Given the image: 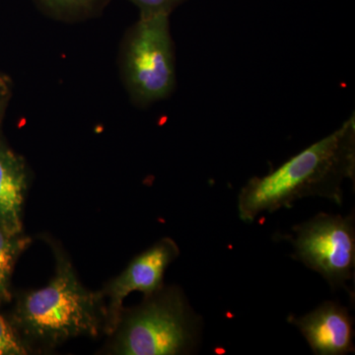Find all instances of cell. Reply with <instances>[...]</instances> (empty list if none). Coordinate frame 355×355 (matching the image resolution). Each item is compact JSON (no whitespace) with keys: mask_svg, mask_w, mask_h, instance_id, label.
<instances>
[{"mask_svg":"<svg viewBox=\"0 0 355 355\" xmlns=\"http://www.w3.org/2000/svg\"><path fill=\"white\" fill-rule=\"evenodd\" d=\"M355 118L288 159L263 177L252 178L240 191L238 214L253 222L263 212L291 207L301 198H328L342 205L343 184L354 181Z\"/></svg>","mask_w":355,"mask_h":355,"instance_id":"1","label":"cell"},{"mask_svg":"<svg viewBox=\"0 0 355 355\" xmlns=\"http://www.w3.org/2000/svg\"><path fill=\"white\" fill-rule=\"evenodd\" d=\"M103 297L86 289L69 261L58 253L55 277L44 288L21 298L14 320L32 342L55 347L76 336L99 335L107 324Z\"/></svg>","mask_w":355,"mask_h":355,"instance_id":"2","label":"cell"},{"mask_svg":"<svg viewBox=\"0 0 355 355\" xmlns=\"http://www.w3.org/2000/svg\"><path fill=\"white\" fill-rule=\"evenodd\" d=\"M202 320L182 292L161 288L121 317L114 352L121 355H174L193 352L202 336Z\"/></svg>","mask_w":355,"mask_h":355,"instance_id":"3","label":"cell"},{"mask_svg":"<svg viewBox=\"0 0 355 355\" xmlns=\"http://www.w3.org/2000/svg\"><path fill=\"white\" fill-rule=\"evenodd\" d=\"M120 69L135 106L146 108L171 96L176 60L169 14L139 15L121 43Z\"/></svg>","mask_w":355,"mask_h":355,"instance_id":"4","label":"cell"},{"mask_svg":"<svg viewBox=\"0 0 355 355\" xmlns=\"http://www.w3.org/2000/svg\"><path fill=\"white\" fill-rule=\"evenodd\" d=\"M289 236L294 258L321 275L333 289L347 288L354 279L355 220L354 214H319L293 227Z\"/></svg>","mask_w":355,"mask_h":355,"instance_id":"5","label":"cell"},{"mask_svg":"<svg viewBox=\"0 0 355 355\" xmlns=\"http://www.w3.org/2000/svg\"><path fill=\"white\" fill-rule=\"evenodd\" d=\"M179 254L176 243L170 238H164L133 259L128 268L110 282L104 291L109 298L106 329L110 333H114L120 323L123 302L128 294L140 291L149 297L160 291L166 268Z\"/></svg>","mask_w":355,"mask_h":355,"instance_id":"6","label":"cell"},{"mask_svg":"<svg viewBox=\"0 0 355 355\" xmlns=\"http://www.w3.org/2000/svg\"><path fill=\"white\" fill-rule=\"evenodd\" d=\"M287 321L301 331L314 354L354 352V318L340 303L327 301L304 316H291Z\"/></svg>","mask_w":355,"mask_h":355,"instance_id":"7","label":"cell"},{"mask_svg":"<svg viewBox=\"0 0 355 355\" xmlns=\"http://www.w3.org/2000/svg\"><path fill=\"white\" fill-rule=\"evenodd\" d=\"M27 186L25 161L0 141V226L9 234H22Z\"/></svg>","mask_w":355,"mask_h":355,"instance_id":"8","label":"cell"},{"mask_svg":"<svg viewBox=\"0 0 355 355\" xmlns=\"http://www.w3.org/2000/svg\"><path fill=\"white\" fill-rule=\"evenodd\" d=\"M30 241L22 234H9L0 226V306L10 300L9 287L14 265Z\"/></svg>","mask_w":355,"mask_h":355,"instance_id":"9","label":"cell"},{"mask_svg":"<svg viewBox=\"0 0 355 355\" xmlns=\"http://www.w3.org/2000/svg\"><path fill=\"white\" fill-rule=\"evenodd\" d=\"M46 15L64 22L87 19L102 10L107 0H35Z\"/></svg>","mask_w":355,"mask_h":355,"instance_id":"10","label":"cell"},{"mask_svg":"<svg viewBox=\"0 0 355 355\" xmlns=\"http://www.w3.org/2000/svg\"><path fill=\"white\" fill-rule=\"evenodd\" d=\"M24 343L3 317L0 316V355L27 354Z\"/></svg>","mask_w":355,"mask_h":355,"instance_id":"11","label":"cell"},{"mask_svg":"<svg viewBox=\"0 0 355 355\" xmlns=\"http://www.w3.org/2000/svg\"><path fill=\"white\" fill-rule=\"evenodd\" d=\"M139 9V15L151 14H171L186 0H128Z\"/></svg>","mask_w":355,"mask_h":355,"instance_id":"12","label":"cell"},{"mask_svg":"<svg viewBox=\"0 0 355 355\" xmlns=\"http://www.w3.org/2000/svg\"><path fill=\"white\" fill-rule=\"evenodd\" d=\"M10 94V80L8 77L0 73V99L9 98Z\"/></svg>","mask_w":355,"mask_h":355,"instance_id":"13","label":"cell"},{"mask_svg":"<svg viewBox=\"0 0 355 355\" xmlns=\"http://www.w3.org/2000/svg\"><path fill=\"white\" fill-rule=\"evenodd\" d=\"M9 98H4V99H0V121L3 118V114L6 113L7 104H8Z\"/></svg>","mask_w":355,"mask_h":355,"instance_id":"14","label":"cell"}]
</instances>
